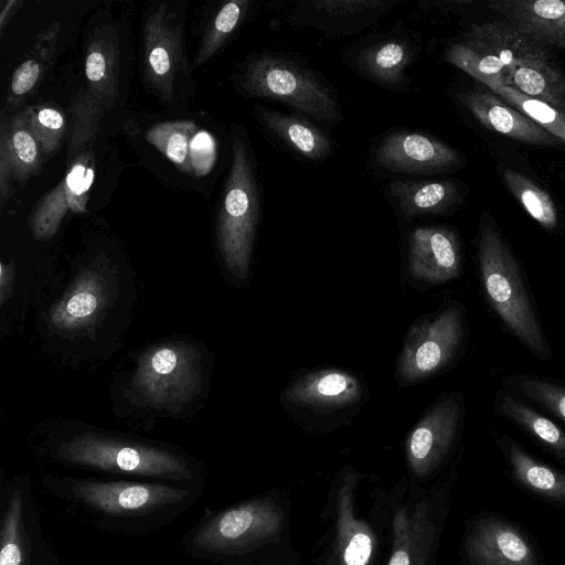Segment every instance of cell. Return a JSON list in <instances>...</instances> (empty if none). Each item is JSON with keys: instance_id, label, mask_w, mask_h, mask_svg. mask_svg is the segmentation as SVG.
I'll return each instance as SVG.
<instances>
[{"instance_id": "obj_1", "label": "cell", "mask_w": 565, "mask_h": 565, "mask_svg": "<svg viewBox=\"0 0 565 565\" xmlns=\"http://www.w3.org/2000/svg\"><path fill=\"white\" fill-rule=\"evenodd\" d=\"M479 264L491 306L508 328L536 355L547 358L548 349L508 246L490 224L479 235Z\"/></svg>"}, {"instance_id": "obj_2", "label": "cell", "mask_w": 565, "mask_h": 565, "mask_svg": "<svg viewBox=\"0 0 565 565\" xmlns=\"http://www.w3.org/2000/svg\"><path fill=\"white\" fill-rule=\"evenodd\" d=\"M259 216L256 178L245 142H233L232 163L217 218V243L228 271L245 279Z\"/></svg>"}, {"instance_id": "obj_3", "label": "cell", "mask_w": 565, "mask_h": 565, "mask_svg": "<svg viewBox=\"0 0 565 565\" xmlns=\"http://www.w3.org/2000/svg\"><path fill=\"white\" fill-rule=\"evenodd\" d=\"M247 95L285 103L321 121H335L339 105L330 89L311 72L285 57L263 54L245 71Z\"/></svg>"}, {"instance_id": "obj_4", "label": "cell", "mask_w": 565, "mask_h": 565, "mask_svg": "<svg viewBox=\"0 0 565 565\" xmlns=\"http://www.w3.org/2000/svg\"><path fill=\"white\" fill-rule=\"evenodd\" d=\"M58 455L66 461L107 471L174 480L192 478L188 463L179 456L94 434H82L63 443Z\"/></svg>"}, {"instance_id": "obj_5", "label": "cell", "mask_w": 565, "mask_h": 565, "mask_svg": "<svg viewBox=\"0 0 565 565\" xmlns=\"http://www.w3.org/2000/svg\"><path fill=\"white\" fill-rule=\"evenodd\" d=\"M200 354L183 343L151 348L139 359L132 387L148 404L177 408L200 385Z\"/></svg>"}, {"instance_id": "obj_6", "label": "cell", "mask_w": 565, "mask_h": 565, "mask_svg": "<svg viewBox=\"0 0 565 565\" xmlns=\"http://www.w3.org/2000/svg\"><path fill=\"white\" fill-rule=\"evenodd\" d=\"M284 524L281 509L270 499L230 508L196 532L193 544L214 553H234L276 536Z\"/></svg>"}, {"instance_id": "obj_7", "label": "cell", "mask_w": 565, "mask_h": 565, "mask_svg": "<svg viewBox=\"0 0 565 565\" xmlns=\"http://www.w3.org/2000/svg\"><path fill=\"white\" fill-rule=\"evenodd\" d=\"M461 339V312L454 307L415 324L398 358L399 376L416 382L439 371L451 360Z\"/></svg>"}, {"instance_id": "obj_8", "label": "cell", "mask_w": 565, "mask_h": 565, "mask_svg": "<svg viewBox=\"0 0 565 565\" xmlns=\"http://www.w3.org/2000/svg\"><path fill=\"white\" fill-rule=\"evenodd\" d=\"M68 163L64 178L32 211L30 226L36 239L52 238L67 213L87 212L89 191L95 179L94 154L87 149Z\"/></svg>"}, {"instance_id": "obj_9", "label": "cell", "mask_w": 565, "mask_h": 565, "mask_svg": "<svg viewBox=\"0 0 565 565\" xmlns=\"http://www.w3.org/2000/svg\"><path fill=\"white\" fill-rule=\"evenodd\" d=\"M145 74L163 100H171L174 82L186 63L183 56L182 28L161 3L151 12L143 30Z\"/></svg>"}, {"instance_id": "obj_10", "label": "cell", "mask_w": 565, "mask_h": 565, "mask_svg": "<svg viewBox=\"0 0 565 565\" xmlns=\"http://www.w3.org/2000/svg\"><path fill=\"white\" fill-rule=\"evenodd\" d=\"M74 495L103 513L127 515L147 513L167 504L181 502L186 491L157 483L93 482L72 484Z\"/></svg>"}, {"instance_id": "obj_11", "label": "cell", "mask_w": 565, "mask_h": 565, "mask_svg": "<svg viewBox=\"0 0 565 565\" xmlns=\"http://www.w3.org/2000/svg\"><path fill=\"white\" fill-rule=\"evenodd\" d=\"M459 415V402L447 397L434 405L411 431L406 455L415 476H428L444 459L454 441Z\"/></svg>"}, {"instance_id": "obj_12", "label": "cell", "mask_w": 565, "mask_h": 565, "mask_svg": "<svg viewBox=\"0 0 565 565\" xmlns=\"http://www.w3.org/2000/svg\"><path fill=\"white\" fill-rule=\"evenodd\" d=\"M376 159L385 169L407 173H436L461 163L459 153L433 137L398 131L385 137L376 148Z\"/></svg>"}, {"instance_id": "obj_13", "label": "cell", "mask_w": 565, "mask_h": 565, "mask_svg": "<svg viewBox=\"0 0 565 565\" xmlns=\"http://www.w3.org/2000/svg\"><path fill=\"white\" fill-rule=\"evenodd\" d=\"M463 42L497 56L505 67V75L519 67L555 63L548 46L507 21L472 24Z\"/></svg>"}, {"instance_id": "obj_14", "label": "cell", "mask_w": 565, "mask_h": 565, "mask_svg": "<svg viewBox=\"0 0 565 565\" xmlns=\"http://www.w3.org/2000/svg\"><path fill=\"white\" fill-rule=\"evenodd\" d=\"M460 246L456 234L446 227H418L408 241V270L419 280L440 284L460 273Z\"/></svg>"}, {"instance_id": "obj_15", "label": "cell", "mask_w": 565, "mask_h": 565, "mask_svg": "<svg viewBox=\"0 0 565 565\" xmlns=\"http://www.w3.org/2000/svg\"><path fill=\"white\" fill-rule=\"evenodd\" d=\"M460 103L484 127L521 142L557 146L561 141L498 95L482 88L459 94Z\"/></svg>"}, {"instance_id": "obj_16", "label": "cell", "mask_w": 565, "mask_h": 565, "mask_svg": "<svg viewBox=\"0 0 565 565\" xmlns=\"http://www.w3.org/2000/svg\"><path fill=\"white\" fill-rule=\"evenodd\" d=\"M284 395L295 407L326 413L356 403L362 396V385L345 371L324 369L299 376Z\"/></svg>"}, {"instance_id": "obj_17", "label": "cell", "mask_w": 565, "mask_h": 565, "mask_svg": "<svg viewBox=\"0 0 565 565\" xmlns=\"http://www.w3.org/2000/svg\"><path fill=\"white\" fill-rule=\"evenodd\" d=\"M466 551L475 565H540L522 533L495 519L478 522L466 541Z\"/></svg>"}, {"instance_id": "obj_18", "label": "cell", "mask_w": 565, "mask_h": 565, "mask_svg": "<svg viewBox=\"0 0 565 565\" xmlns=\"http://www.w3.org/2000/svg\"><path fill=\"white\" fill-rule=\"evenodd\" d=\"M42 152L30 131L23 111L1 127L0 137V207L13 193V182L24 185L41 171Z\"/></svg>"}, {"instance_id": "obj_19", "label": "cell", "mask_w": 565, "mask_h": 565, "mask_svg": "<svg viewBox=\"0 0 565 565\" xmlns=\"http://www.w3.org/2000/svg\"><path fill=\"white\" fill-rule=\"evenodd\" d=\"M489 7L544 45L565 50V1L494 0Z\"/></svg>"}, {"instance_id": "obj_20", "label": "cell", "mask_w": 565, "mask_h": 565, "mask_svg": "<svg viewBox=\"0 0 565 565\" xmlns=\"http://www.w3.org/2000/svg\"><path fill=\"white\" fill-rule=\"evenodd\" d=\"M105 299L106 282L102 271L96 267L86 268L53 306L49 322L54 330L62 332L85 329L96 320Z\"/></svg>"}, {"instance_id": "obj_21", "label": "cell", "mask_w": 565, "mask_h": 565, "mask_svg": "<svg viewBox=\"0 0 565 565\" xmlns=\"http://www.w3.org/2000/svg\"><path fill=\"white\" fill-rule=\"evenodd\" d=\"M397 2L372 0H322L303 3L296 17L300 22L326 32L351 33L385 13Z\"/></svg>"}, {"instance_id": "obj_22", "label": "cell", "mask_w": 565, "mask_h": 565, "mask_svg": "<svg viewBox=\"0 0 565 565\" xmlns=\"http://www.w3.org/2000/svg\"><path fill=\"white\" fill-rule=\"evenodd\" d=\"M85 76L86 90L110 109L119 84V43L111 25H102L90 36L85 55Z\"/></svg>"}, {"instance_id": "obj_23", "label": "cell", "mask_w": 565, "mask_h": 565, "mask_svg": "<svg viewBox=\"0 0 565 565\" xmlns=\"http://www.w3.org/2000/svg\"><path fill=\"white\" fill-rule=\"evenodd\" d=\"M353 479L348 478L337 494L335 565H370L374 552V534L353 510Z\"/></svg>"}, {"instance_id": "obj_24", "label": "cell", "mask_w": 565, "mask_h": 565, "mask_svg": "<svg viewBox=\"0 0 565 565\" xmlns=\"http://www.w3.org/2000/svg\"><path fill=\"white\" fill-rule=\"evenodd\" d=\"M435 529L424 502L411 512L403 508L393 519V545L387 565H427Z\"/></svg>"}, {"instance_id": "obj_25", "label": "cell", "mask_w": 565, "mask_h": 565, "mask_svg": "<svg viewBox=\"0 0 565 565\" xmlns=\"http://www.w3.org/2000/svg\"><path fill=\"white\" fill-rule=\"evenodd\" d=\"M387 189L408 220L443 213L459 200L458 185L449 180L394 181Z\"/></svg>"}, {"instance_id": "obj_26", "label": "cell", "mask_w": 565, "mask_h": 565, "mask_svg": "<svg viewBox=\"0 0 565 565\" xmlns=\"http://www.w3.org/2000/svg\"><path fill=\"white\" fill-rule=\"evenodd\" d=\"M259 116L267 129L305 158L320 160L331 152L329 138L309 120L270 109H262Z\"/></svg>"}, {"instance_id": "obj_27", "label": "cell", "mask_w": 565, "mask_h": 565, "mask_svg": "<svg viewBox=\"0 0 565 565\" xmlns=\"http://www.w3.org/2000/svg\"><path fill=\"white\" fill-rule=\"evenodd\" d=\"M58 22L38 34L29 56L15 68L7 97L8 107H17L42 81L55 54Z\"/></svg>"}, {"instance_id": "obj_28", "label": "cell", "mask_w": 565, "mask_h": 565, "mask_svg": "<svg viewBox=\"0 0 565 565\" xmlns=\"http://www.w3.org/2000/svg\"><path fill=\"white\" fill-rule=\"evenodd\" d=\"M504 85L565 113V74L556 62L515 68L505 75Z\"/></svg>"}, {"instance_id": "obj_29", "label": "cell", "mask_w": 565, "mask_h": 565, "mask_svg": "<svg viewBox=\"0 0 565 565\" xmlns=\"http://www.w3.org/2000/svg\"><path fill=\"white\" fill-rule=\"evenodd\" d=\"M412 50L401 40H387L361 51L358 67L367 77L385 85H398L405 77L411 63Z\"/></svg>"}, {"instance_id": "obj_30", "label": "cell", "mask_w": 565, "mask_h": 565, "mask_svg": "<svg viewBox=\"0 0 565 565\" xmlns=\"http://www.w3.org/2000/svg\"><path fill=\"white\" fill-rule=\"evenodd\" d=\"M505 452L521 483L543 497L565 500V475L535 460L513 441L507 444Z\"/></svg>"}, {"instance_id": "obj_31", "label": "cell", "mask_w": 565, "mask_h": 565, "mask_svg": "<svg viewBox=\"0 0 565 565\" xmlns=\"http://www.w3.org/2000/svg\"><path fill=\"white\" fill-rule=\"evenodd\" d=\"M192 120L162 121L149 127L147 141L184 172H192L189 151L192 137L198 131Z\"/></svg>"}, {"instance_id": "obj_32", "label": "cell", "mask_w": 565, "mask_h": 565, "mask_svg": "<svg viewBox=\"0 0 565 565\" xmlns=\"http://www.w3.org/2000/svg\"><path fill=\"white\" fill-rule=\"evenodd\" d=\"M445 58L488 88L504 85L505 67L491 53L467 42L449 46Z\"/></svg>"}, {"instance_id": "obj_33", "label": "cell", "mask_w": 565, "mask_h": 565, "mask_svg": "<svg viewBox=\"0 0 565 565\" xmlns=\"http://www.w3.org/2000/svg\"><path fill=\"white\" fill-rule=\"evenodd\" d=\"M503 179L512 194L537 223L546 230L557 226V207L545 190L512 169L503 171Z\"/></svg>"}, {"instance_id": "obj_34", "label": "cell", "mask_w": 565, "mask_h": 565, "mask_svg": "<svg viewBox=\"0 0 565 565\" xmlns=\"http://www.w3.org/2000/svg\"><path fill=\"white\" fill-rule=\"evenodd\" d=\"M489 88L505 103L555 136L559 141L565 142V113L507 85L491 86Z\"/></svg>"}, {"instance_id": "obj_35", "label": "cell", "mask_w": 565, "mask_h": 565, "mask_svg": "<svg viewBox=\"0 0 565 565\" xmlns=\"http://www.w3.org/2000/svg\"><path fill=\"white\" fill-rule=\"evenodd\" d=\"M249 1L233 0L224 3L206 29L193 66L207 62L231 36L245 15Z\"/></svg>"}, {"instance_id": "obj_36", "label": "cell", "mask_w": 565, "mask_h": 565, "mask_svg": "<svg viewBox=\"0 0 565 565\" xmlns=\"http://www.w3.org/2000/svg\"><path fill=\"white\" fill-rule=\"evenodd\" d=\"M104 105L86 89L79 90L72 103V134L68 142V161L79 154V150L93 141L99 130V122L105 111Z\"/></svg>"}, {"instance_id": "obj_37", "label": "cell", "mask_w": 565, "mask_h": 565, "mask_svg": "<svg viewBox=\"0 0 565 565\" xmlns=\"http://www.w3.org/2000/svg\"><path fill=\"white\" fill-rule=\"evenodd\" d=\"M499 407L504 416L526 428L559 456L565 457V434L557 425L509 396L501 397Z\"/></svg>"}, {"instance_id": "obj_38", "label": "cell", "mask_w": 565, "mask_h": 565, "mask_svg": "<svg viewBox=\"0 0 565 565\" xmlns=\"http://www.w3.org/2000/svg\"><path fill=\"white\" fill-rule=\"evenodd\" d=\"M28 127L36 139L42 156H51L61 146L66 121L64 114L50 105H33L24 108Z\"/></svg>"}, {"instance_id": "obj_39", "label": "cell", "mask_w": 565, "mask_h": 565, "mask_svg": "<svg viewBox=\"0 0 565 565\" xmlns=\"http://www.w3.org/2000/svg\"><path fill=\"white\" fill-rule=\"evenodd\" d=\"M21 512V493L15 491L9 501L3 516L0 565H22Z\"/></svg>"}, {"instance_id": "obj_40", "label": "cell", "mask_w": 565, "mask_h": 565, "mask_svg": "<svg viewBox=\"0 0 565 565\" xmlns=\"http://www.w3.org/2000/svg\"><path fill=\"white\" fill-rule=\"evenodd\" d=\"M191 171L196 177L206 175L216 160V142L207 130L198 129L192 137L189 151Z\"/></svg>"}, {"instance_id": "obj_41", "label": "cell", "mask_w": 565, "mask_h": 565, "mask_svg": "<svg viewBox=\"0 0 565 565\" xmlns=\"http://www.w3.org/2000/svg\"><path fill=\"white\" fill-rule=\"evenodd\" d=\"M522 390L565 422L564 388L541 380H527L522 383Z\"/></svg>"}, {"instance_id": "obj_42", "label": "cell", "mask_w": 565, "mask_h": 565, "mask_svg": "<svg viewBox=\"0 0 565 565\" xmlns=\"http://www.w3.org/2000/svg\"><path fill=\"white\" fill-rule=\"evenodd\" d=\"M22 1L18 0H8L1 2V13H0V31L3 33L4 28L7 26L9 20L12 15L18 11Z\"/></svg>"}, {"instance_id": "obj_43", "label": "cell", "mask_w": 565, "mask_h": 565, "mask_svg": "<svg viewBox=\"0 0 565 565\" xmlns=\"http://www.w3.org/2000/svg\"><path fill=\"white\" fill-rule=\"evenodd\" d=\"M12 268L10 265H6L3 262L1 263V276H0V287H1V302L4 301L7 294L9 292V288L12 281Z\"/></svg>"}]
</instances>
